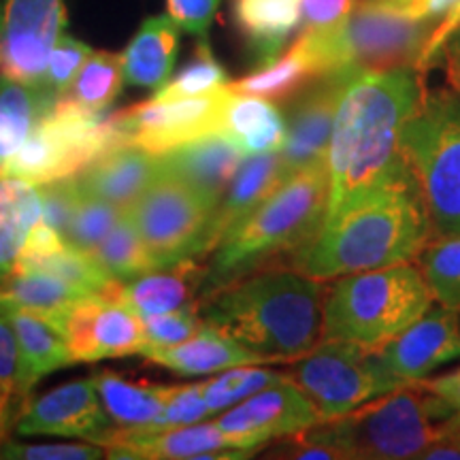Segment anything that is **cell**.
<instances>
[{"label": "cell", "instance_id": "6da1fadb", "mask_svg": "<svg viewBox=\"0 0 460 460\" xmlns=\"http://www.w3.org/2000/svg\"><path fill=\"white\" fill-rule=\"evenodd\" d=\"M422 75L416 66H396L348 79L326 158L331 186L324 217L373 188L410 175L399 135L427 90Z\"/></svg>", "mask_w": 460, "mask_h": 460}, {"label": "cell", "instance_id": "7a4b0ae2", "mask_svg": "<svg viewBox=\"0 0 460 460\" xmlns=\"http://www.w3.org/2000/svg\"><path fill=\"white\" fill-rule=\"evenodd\" d=\"M433 239L427 209L411 172L373 188L337 214L292 254L290 264L318 281L416 262Z\"/></svg>", "mask_w": 460, "mask_h": 460}, {"label": "cell", "instance_id": "3957f363", "mask_svg": "<svg viewBox=\"0 0 460 460\" xmlns=\"http://www.w3.org/2000/svg\"><path fill=\"white\" fill-rule=\"evenodd\" d=\"M324 295L326 281L292 264H267L200 298L199 312L205 324L271 365H290L322 339Z\"/></svg>", "mask_w": 460, "mask_h": 460}, {"label": "cell", "instance_id": "277c9868", "mask_svg": "<svg viewBox=\"0 0 460 460\" xmlns=\"http://www.w3.org/2000/svg\"><path fill=\"white\" fill-rule=\"evenodd\" d=\"M329 186L326 160L281 181L271 197L264 199L211 252L199 301L281 256L295 254L324 220Z\"/></svg>", "mask_w": 460, "mask_h": 460}, {"label": "cell", "instance_id": "5b68a950", "mask_svg": "<svg viewBox=\"0 0 460 460\" xmlns=\"http://www.w3.org/2000/svg\"><path fill=\"white\" fill-rule=\"evenodd\" d=\"M454 413L452 405L411 382L345 416L322 420L301 435L332 447L343 460L418 458L424 447L450 433Z\"/></svg>", "mask_w": 460, "mask_h": 460}, {"label": "cell", "instance_id": "8992f818", "mask_svg": "<svg viewBox=\"0 0 460 460\" xmlns=\"http://www.w3.org/2000/svg\"><path fill=\"white\" fill-rule=\"evenodd\" d=\"M322 307V337L377 352L433 307L418 262H399L332 279Z\"/></svg>", "mask_w": 460, "mask_h": 460}, {"label": "cell", "instance_id": "52a82bcc", "mask_svg": "<svg viewBox=\"0 0 460 460\" xmlns=\"http://www.w3.org/2000/svg\"><path fill=\"white\" fill-rule=\"evenodd\" d=\"M435 28V22L411 20L376 7L369 0H354L345 20L324 28H303L292 45L307 56L315 77L396 66H416L420 71Z\"/></svg>", "mask_w": 460, "mask_h": 460}, {"label": "cell", "instance_id": "ba28073f", "mask_svg": "<svg viewBox=\"0 0 460 460\" xmlns=\"http://www.w3.org/2000/svg\"><path fill=\"white\" fill-rule=\"evenodd\" d=\"M399 147L420 190L433 237L460 233V94L424 90Z\"/></svg>", "mask_w": 460, "mask_h": 460}, {"label": "cell", "instance_id": "9c48e42d", "mask_svg": "<svg viewBox=\"0 0 460 460\" xmlns=\"http://www.w3.org/2000/svg\"><path fill=\"white\" fill-rule=\"evenodd\" d=\"M122 143L126 141L111 115L92 113L62 96L37 119L24 146L0 175L17 177L34 186L73 177L102 152Z\"/></svg>", "mask_w": 460, "mask_h": 460}, {"label": "cell", "instance_id": "30bf717a", "mask_svg": "<svg viewBox=\"0 0 460 460\" xmlns=\"http://www.w3.org/2000/svg\"><path fill=\"white\" fill-rule=\"evenodd\" d=\"M290 365L286 376L307 394L322 420L345 416L362 402L405 386L388 376L377 352L339 339L322 337Z\"/></svg>", "mask_w": 460, "mask_h": 460}, {"label": "cell", "instance_id": "8fae6325", "mask_svg": "<svg viewBox=\"0 0 460 460\" xmlns=\"http://www.w3.org/2000/svg\"><path fill=\"white\" fill-rule=\"evenodd\" d=\"M216 205L175 177L160 172L124 216L160 267L194 261V250Z\"/></svg>", "mask_w": 460, "mask_h": 460}, {"label": "cell", "instance_id": "7c38bea8", "mask_svg": "<svg viewBox=\"0 0 460 460\" xmlns=\"http://www.w3.org/2000/svg\"><path fill=\"white\" fill-rule=\"evenodd\" d=\"M228 99L226 88L205 96L188 99H149L139 105L111 115L113 124L122 132L124 141L146 149L149 154L169 152L200 137L220 132L224 102Z\"/></svg>", "mask_w": 460, "mask_h": 460}, {"label": "cell", "instance_id": "4fadbf2b", "mask_svg": "<svg viewBox=\"0 0 460 460\" xmlns=\"http://www.w3.org/2000/svg\"><path fill=\"white\" fill-rule=\"evenodd\" d=\"M62 326L73 362L124 358L146 348V324L122 296V286L111 295H90L75 303Z\"/></svg>", "mask_w": 460, "mask_h": 460}, {"label": "cell", "instance_id": "5bb4252c", "mask_svg": "<svg viewBox=\"0 0 460 460\" xmlns=\"http://www.w3.org/2000/svg\"><path fill=\"white\" fill-rule=\"evenodd\" d=\"M65 28V0H7L0 20V75L41 85L51 49Z\"/></svg>", "mask_w": 460, "mask_h": 460}, {"label": "cell", "instance_id": "9a60e30c", "mask_svg": "<svg viewBox=\"0 0 460 460\" xmlns=\"http://www.w3.org/2000/svg\"><path fill=\"white\" fill-rule=\"evenodd\" d=\"M318 422H322L320 411L290 377L258 390L216 420L234 444L258 452L269 441L298 435Z\"/></svg>", "mask_w": 460, "mask_h": 460}, {"label": "cell", "instance_id": "2e32d148", "mask_svg": "<svg viewBox=\"0 0 460 460\" xmlns=\"http://www.w3.org/2000/svg\"><path fill=\"white\" fill-rule=\"evenodd\" d=\"M349 77L352 75H324L292 96L286 115V139L279 149L284 181L329 158L337 107Z\"/></svg>", "mask_w": 460, "mask_h": 460}, {"label": "cell", "instance_id": "e0dca14e", "mask_svg": "<svg viewBox=\"0 0 460 460\" xmlns=\"http://www.w3.org/2000/svg\"><path fill=\"white\" fill-rule=\"evenodd\" d=\"M377 358L399 384L424 379L460 358V312L441 305L430 307L410 329L377 349Z\"/></svg>", "mask_w": 460, "mask_h": 460}, {"label": "cell", "instance_id": "ac0fdd59", "mask_svg": "<svg viewBox=\"0 0 460 460\" xmlns=\"http://www.w3.org/2000/svg\"><path fill=\"white\" fill-rule=\"evenodd\" d=\"M92 444L105 447L107 458L132 460H226L250 458L258 452L234 444L216 422H197L152 435H118L109 429Z\"/></svg>", "mask_w": 460, "mask_h": 460}, {"label": "cell", "instance_id": "d6986e66", "mask_svg": "<svg viewBox=\"0 0 460 460\" xmlns=\"http://www.w3.org/2000/svg\"><path fill=\"white\" fill-rule=\"evenodd\" d=\"M109 429L111 420L92 379H77L31 401L15 427L20 435L82 437L85 441H94Z\"/></svg>", "mask_w": 460, "mask_h": 460}, {"label": "cell", "instance_id": "ffe728a7", "mask_svg": "<svg viewBox=\"0 0 460 460\" xmlns=\"http://www.w3.org/2000/svg\"><path fill=\"white\" fill-rule=\"evenodd\" d=\"M281 181H284V177H281L279 152L247 156L220 205L216 207L209 222L205 224L197 250H194V261L209 258L211 252L220 245V241L230 230L239 222H243L264 199L271 197Z\"/></svg>", "mask_w": 460, "mask_h": 460}, {"label": "cell", "instance_id": "44dd1931", "mask_svg": "<svg viewBox=\"0 0 460 460\" xmlns=\"http://www.w3.org/2000/svg\"><path fill=\"white\" fill-rule=\"evenodd\" d=\"M245 158V154L222 132H211L158 156L160 172L188 183L216 207Z\"/></svg>", "mask_w": 460, "mask_h": 460}, {"label": "cell", "instance_id": "7402d4cb", "mask_svg": "<svg viewBox=\"0 0 460 460\" xmlns=\"http://www.w3.org/2000/svg\"><path fill=\"white\" fill-rule=\"evenodd\" d=\"M160 160L156 154L122 143L102 152L84 171L75 175L79 188L88 197L107 200L126 209L158 180Z\"/></svg>", "mask_w": 460, "mask_h": 460}, {"label": "cell", "instance_id": "603a6c76", "mask_svg": "<svg viewBox=\"0 0 460 460\" xmlns=\"http://www.w3.org/2000/svg\"><path fill=\"white\" fill-rule=\"evenodd\" d=\"M143 356L154 365L164 367L177 376H207V373H220L233 367L245 365H271L267 358L258 356L245 345L230 339L214 326L205 324L188 341L172 345V348L147 349Z\"/></svg>", "mask_w": 460, "mask_h": 460}, {"label": "cell", "instance_id": "cb8c5ba5", "mask_svg": "<svg viewBox=\"0 0 460 460\" xmlns=\"http://www.w3.org/2000/svg\"><path fill=\"white\" fill-rule=\"evenodd\" d=\"M220 132L226 135L245 156L279 152L286 139V118L269 99L239 94L228 88L224 102Z\"/></svg>", "mask_w": 460, "mask_h": 460}, {"label": "cell", "instance_id": "d4e9b609", "mask_svg": "<svg viewBox=\"0 0 460 460\" xmlns=\"http://www.w3.org/2000/svg\"><path fill=\"white\" fill-rule=\"evenodd\" d=\"M180 32L181 28L169 15L147 17L124 54H119L124 82L152 90L169 82L180 51Z\"/></svg>", "mask_w": 460, "mask_h": 460}, {"label": "cell", "instance_id": "484cf974", "mask_svg": "<svg viewBox=\"0 0 460 460\" xmlns=\"http://www.w3.org/2000/svg\"><path fill=\"white\" fill-rule=\"evenodd\" d=\"M7 312L13 322L17 341H20L22 369H24V386L28 393L41 377L73 365L60 318H51L48 314L15 307V305H7Z\"/></svg>", "mask_w": 460, "mask_h": 460}, {"label": "cell", "instance_id": "4316f807", "mask_svg": "<svg viewBox=\"0 0 460 460\" xmlns=\"http://www.w3.org/2000/svg\"><path fill=\"white\" fill-rule=\"evenodd\" d=\"M303 0H233L241 34L261 66L278 60L279 51L301 22Z\"/></svg>", "mask_w": 460, "mask_h": 460}, {"label": "cell", "instance_id": "83f0119b", "mask_svg": "<svg viewBox=\"0 0 460 460\" xmlns=\"http://www.w3.org/2000/svg\"><path fill=\"white\" fill-rule=\"evenodd\" d=\"M203 275L205 267H200L199 261H181L122 284V296L141 318L169 314L194 301Z\"/></svg>", "mask_w": 460, "mask_h": 460}, {"label": "cell", "instance_id": "f1b7e54d", "mask_svg": "<svg viewBox=\"0 0 460 460\" xmlns=\"http://www.w3.org/2000/svg\"><path fill=\"white\" fill-rule=\"evenodd\" d=\"M92 382L99 390L109 420L119 429L154 422L177 390V386H143L113 371L96 373Z\"/></svg>", "mask_w": 460, "mask_h": 460}, {"label": "cell", "instance_id": "f546056e", "mask_svg": "<svg viewBox=\"0 0 460 460\" xmlns=\"http://www.w3.org/2000/svg\"><path fill=\"white\" fill-rule=\"evenodd\" d=\"M54 102L41 85L13 82L0 75V172Z\"/></svg>", "mask_w": 460, "mask_h": 460}, {"label": "cell", "instance_id": "4dcf8cb0", "mask_svg": "<svg viewBox=\"0 0 460 460\" xmlns=\"http://www.w3.org/2000/svg\"><path fill=\"white\" fill-rule=\"evenodd\" d=\"M90 295L92 292L84 288L45 271H11L7 278L0 279V303L60 320H65V314L75 303Z\"/></svg>", "mask_w": 460, "mask_h": 460}, {"label": "cell", "instance_id": "1f68e13d", "mask_svg": "<svg viewBox=\"0 0 460 460\" xmlns=\"http://www.w3.org/2000/svg\"><path fill=\"white\" fill-rule=\"evenodd\" d=\"M315 71L312 62L301 49L292 45L286 56L273 60L271 65L261 66L256 73L247 75L239 82L228 84V88L239 94L262 96V99H288L295 96L298 90H303L309 82H314Z\"/></svg>", "mask_w": 460, "mask_h": 460}, {"label": "cell", "instance_id": "d6a6232c", "mask_svg": "<svg viewBox=\"0 0 460 460\" xmlns=\"http://www.w3.org/2000/svg\"><path fill=\"white\" fill-rule=\"evenodd\" d=\"M122 85V56L111 51H92L65 96L92 113H105L119 96Z\"/></svg>", "mask_w": 460, "mask_h": 460}, {"label": "cell", "instance_id": "836d02e7", "mask_svg": "<svg viewBox=\"0 0 460 460\" xmlns=\"http://www.w3.org/2000/svg\"><path fill=\"white\" fill-rule=\"evenodd\" d=\"M13 271H45L62 278L71 284L84 288V290L92 292V295H111L122 286L111 273L107 271L102 264L96 261L94 254L90 252L75 250L71 245H65L56 254H49L39 261L31 262H15Z\"/></svg>", "mask_w": 460, "mask_h": 460}, {"label": "cell", "instance_id": "e575fe53", "mask_svg": "<svg viewBox=\"0 0 460 460\" xmlns=\"http://www.w3.org/2000/svg\"><path fill=\"white\" fill-rule=\"evenodd\" d=\"M416 262L433 301L460 312V233L430 239Z\"/></svg>", "mask_w": 460, "mask_h": 460}, {"label": "cell", "instance_id": "d590c367", "mask_svg": "<svg viewBox=\"0 0 460 460\" xmlns=\"http://www.w3.org/2000/svg\"><path fill=\"white\" fill-rule=\"evenodd\" d=\"M92 254L122 284L154 269H163L124 214Z\"/></svg>", "mask_w": 460, "mask_h": 460}, {"label": "cell", "instance_id": "8d00e7d4", "mask_svg": "<svg viewBox=\"0 0 460 460\" xmlns=\"http://www.w3.org/2000/svg\"><path fill=\"white\" fill-rule=\"evenodd\" d=\"M288 379L286 371L262 369V365L233 367V369L220 371V376L203 382V401L211 418L220 416L222 411L230 410L247 396L256 394L258 390L271 386V384Z\"/></svg>", "mask_w": 460, "mask_h": 460}, {"label": "cell", "instance_id": "74e56055", "mask_svg": "<svg viewBox=\"0 0 460 460\" xmlns=\"http://www.w3.org/2000/svg\"><path fill=\"white\" fill-rule=\"evenodd\" d=\"M228 85V75L224 66L216 60L209 43L200 39L194 51L192 60L180 75L169 79L164 85L154 92V99L169 101V99H188V96H205L211 92H217Z\"/></svg>", "mask_w": 460, "mask_h": 460}, {"label": "cell", "instance_id": "f35d334b", "mask_svg": "<svg viewBox=\"0 0 460 460\" xmlns=\"http://www.w3.org/2000/svg\"><path fill=\"white\" fill-rule=\"evenodd\" d=\"M124 211L107 200L88 197L82 192L77 209H75L73 222L68 226L65 241L75 250L94 252L101 245V241L107 237L109 230L115 226V222L122 217Z\"/></svg>", "mask_w": 460, "mask_h": 460}, {"label": "cell", "instance_id": "ab89813d", "mask_svg": "<svg viewBox=\"0 0 460 460\" xmlns=\"http://www.w3.org/2000/svg\"><path fill=\"white\" fill-rule=\"evenodd\" d=\"M43 220L39 186L17 177L0 175V226L24 234Z\"/></svg>", "mask_w": 460, "mask_h": 460}, {"label": "cell", "instance_id": "60d3db41", "mask_svg": "<svg viewBox=\"0 0 460 460\" xmlns=\"http://www.w3.org/2000/svg\"><path fill=\"white\" fill-rule=\"evenodd\" d=\"M211 418L207 411V405L203 401V384H188V386H177L175 394L166 402L163 413L154 420V422L146 424V427H130V429H111L118 435H152L160 433V430H169L177 427H188V424L203 422V420Z\"/></svg>", "mask_w": 460, "mask_h": 460}, {"label": "cell", "instance_id": "b9f144b4", "mask_svg": "<svg viewBox=\"0 0 460 460\" xmlns=\"http://www.w3.org/2000/svg\"><path fill=\"white\" fill-rule=\"evenodd\" d=\"M143 324H146V348H143V352H147V349L172 348V345L188 341L200 331L203 318L199 312V301H192L175 309V312L147 315V318H143Z\"/></svg>", "mask_w": 460, "mask_h": 460}, {"label": "cell", "instance_id": "7bdbcfd3", "mask_svg": "<svg viewBox=\"0 0 460 460\" xmlns=\"http://www.w3.org/2000/svg\"><path fill=\"white\" fill-rule=\"evenodd\" d=\"M92 51L94 49L90 45L77 41V39L68 37V34H62L60 41L51 49L41 84V88L48 92L51 99L58 101L66 94L77 73L85 65V60L92 56Z\"/></svg>", "mask_w": 460, "mask_h": 460}, {"label": "cell", "instance_id": "ee69618b", "mask_svg": "<svg viewBox=\"0 0 460 460\" xmlns=\"http://www.w3.org/2000/svg\"><path fill=\"white\" fill-rule=\"evenodd\" d=\"M43 207V222L65 237L68 226H71L75 209L82 200V188L73 177H62L48 183H39Z\"/></svg>", "mask_w": 460, "mask_h": 460}, {"label": "cell", "instance_id": "f6af8a7d", "mask_svg": "<svg viewBox=\"0 0 460 460\" xmlns=\"http://www.w3.org/2000/svg\"><path fill=\"white\" fill-rule=\"evenodd\" d=\"M105 456V447L99 444H49L26 446L4 439L0 444V458L20 460H96Z\"/></svg>", "mask_w": 460, "mask_h": 460}, {"label": "cell", "instance_id": "bcb514c9", "mask_svg": "<svg viewBox=\"0 0 460 460\" xmlns=\"http://www.w3.org/2000/svg\"><path fill=\"white\" fill-rule=\"evenodd\" d=\"M220 0H166V15L181 28L183 32L207 39L214 24Z\"/></svg>", "mask_w": 460, "mask_h": 460}, {"label": "cell", "instance_id": "7dc6e473", "mask_svg": "<svg viewBox=\"0 0 460 460\" xmlns=\"http://www.w3.org/2000/svg\"><path fill=\"white\" fill-rule=\"evenodd\" d=\"M65 245H66L65 237H62L58 230L51 228L49 224H45L41 220L37 226H32L26 233L24 243H22V250H20V254H17L15 262L39 261V258L56 254V252H60Z\"/></svg>", "mask_w": 460, "mask_h": 460}, {"label": "cell", "instance_id": "c3c4849f", "mask_svg": "<svg viewBox=\"0 0 460 460\" xmlns=\"http://www.w3.org/2000/svg\"><path fill=\"white\" fill-rule=\"evenodd\" d=\"M354 0H303L301 20L305 28H324L339 24L352 11Z\"/></svg>", "mask_w": 460, "mask_h": 460}, {"label": "cell", "instance_id": "681fc988", "mask_svg": "<svg viewBox=\"0 0 460 460\" xmlns=\"http://www.w3.org/2000/svg\"><path fill=\"white\" fill-rule=\"evenodd\" d=\"M416 384H420V386L429 390L430 394L439 396L441 401H446L447 405H452L454 410L460 411V369L444 373V376L437 377L418 379Z\"/></svg>", "mask_w": 460, "mask_h": 460}, {"label": "cell", "instance_id": "f907efd6", "mask_svg": "<svg viewBox=\"0 0 460 460\" xmlns=\"http://www.w3.org/2000/svg\"><path fill=\"white\" fill-rule=\"evenodd\" d=\"M439 65L446 66L447 84L460 94V22L447 32L446 41L441 45Z\"/></svg>", "mask_w": 460, "mask_h": 460}, {"label": "cell", "instance_id": "816d5d0a", "mask_svg": "<svg viewBox=\"0 0 460 460\" xmlns=\"http://www.w3.org/2000/svg\"><path fill=\"white\" fill-rule=\"evenodd\" d=\"M22 243H24V234L7 226H0V279L13 271Z\"/></svg>", "mask_w": 460, "mask_h": 460}, {"label": "cell", "instance_id": "f5cc1de1", "mask_svg": "<svg viewBox=\"0 0 460 460\" xmlns=\"http://www.w3.org/2000/svg\"><path fill=\"white\" fill-rule=\"evenodd\" d=\"M450 422H452V424H460V411L454 413V416L450 418Z\"/></svg>", "mask_w": 460, "mask_h": 460}, {"label": "cell", "instance_id": "db71d44e", "mask_svg": "<svg viewBox=\"0 0 460 460\" xmlns=\"http://www.w3.org/2000/svg\"><path fill=\"white\" fill-rule=\"evenodd\" d=\"M452 427H454V433H456V437L460 439V424H452Z\"/></svg>", "mask_w": 460, "mask_h": 460}, {"label": "cell", "instance_id": "11a10c76", "mask_svg": "<svg viewBox=\"0 0 460 460\" xmlns=\"http://www.w3.org/2000/svg\"><path fill=\"white\" fill-rule=\"evenodd\" d=\"M0 20H3V17H0Z\"/></svg>", "mask_w": 460, "mask_h": 460}]
</instances>
